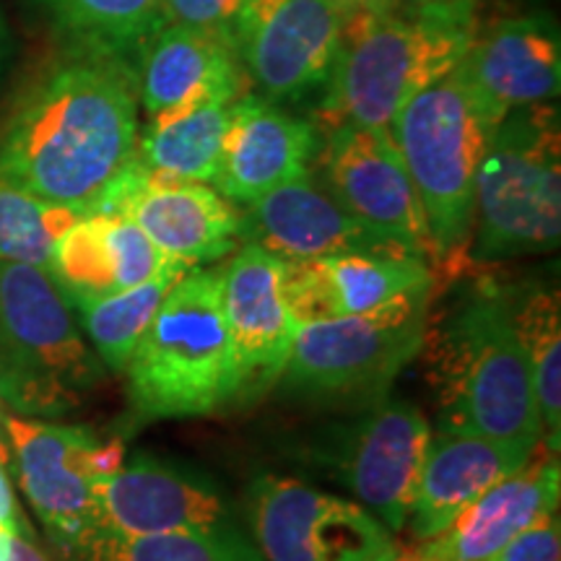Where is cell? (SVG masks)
Listing matches in <instances>:
<instances>
[{"label":"cell","instance_id":"cell-10","mask_svg":"<svg viewBox=\"0 0 561 561\" xmlns=\"http://www.w3.org/2000/svg\"><path fill=\"white\" fill-rule=\"evenodd\" d=\"M248 517L265 561H392L396 533L343 496L263 476L252 483Z\"/></svg>","mask_w":561,"mask_h":561},{"label":"cell","instance_id":"cell-38","mask_svg":"<svg viewBox=\"0 0 561 561\" xmlns=\"http://www.w3.org/2000/svg\"><path fill=\"white\" fill-rule=\"evenodd\" d=\"M392 561H424V559L416 557V553H413V551H409V553H398V557L392 559Z\"/></svg>","mask_w":561,"mask_h":561},{"label":"cell","instance_id":"cell-23","mask_svg":"<svg viewBox=\"0 0 561 561\" xmlns=\"http://www.w3.org/2000/svg\"><path fill=\"white\" fill-rule=\"evenodd\" d=\"M536 450L471 432L439 430L432 434L405 523L411 536L419 543L437 536L462 510L471 507L483 491L520 471Z\"/></svg>","mask_w":561,"mask_h":561},{"label":"cell","instance_id":"cell-26","mask_svg":"<svg viewBox=\"0 0 561 561\" xmlns=\"http://www.w3.org/2000/svg\"><path fill=\"white\" fill-rule=\"evenodd\" d=\"M510 314L533 369L543 445L557 455L561 442V314L559 291L549 284L510 286Z\"/></svg>","mask_w":561,"mask_h":561},{"label":"cell","instance_id":"cell-7","mask_svg":"<svg viewBox=\"0 0 561 561\" xmlns=\"http://www.w3.org/2000/svg\"><path fill=\"white\" fill-rule=\"evenodd\" d=\"M104 377L50 273L0 263V401L26 416H62Z\"/></svg>","mask_w":561,"mask_h":561},{"label":"cell","instance_id":"cell-28","mask_svg":"<svg viewBox=\"0 0 561 561\" xmlns=\"http://www.w3.org/2000/svg\"><path fill=\"white\" fill-rule=\"evenodd\" d=\"M187 268L172 265L159 276H153L133 289L117 291L112 297L89 301L76 307L81 314V325L87 331L91 346L110 371H125L130 354L144 339L146 328L164 301L167 291L178 284Z\"/></svg>","mask_w":561,"mask_h":561},{"label":"cell","instance_id":"cell-20","mask_svg":"<svg viewBox=\"0 0 561 561\" xmlns=\"http://www.w3.org/2000/svg\"><path fill=\"white\" fill-rule=\"evenodd\" d=\"M561 468L546 447L525 462L520 471L494 483L460 512L445 530L413 549L424 561H489L512 538L543 517L559 512Z\"/></svg>","mask_w":561,"mask_h":561},{"label":"cell","instance_id":"cell-33","mask_svg":"<svg viewBox=\"0 0 561 561\" xmlns=\"http://www.w3.org/2000/svg\"><path fill=\"white\" fill-rule=\"evenodd\" d=\"M9 458H11L9 445L0 442V530H9V533H16V536L32 538L30 525H26L24 517H21L16 496H13L9 473H5V462H9Z\"/></svg>","mask_w":561,"mask_h":561},{"label":"cell","instance_id":"cell-29","mask_svg":"<svg viewBox=\"0 0 561 561\" xmlns=\"http://www.w3.org/2000/svg\"><path fill=\"white\" fill-rule=\"evenodd\" d=\"M83 553L89 561H265L257 546L234 525L157 536L100 533Z\"/></svg>","mask_w":561,"mask_h":561},{"label":"cell","instance_id":"cell-11","mask_svg":"<svg viewBox=\"0 0 561 561\" xmlns=\"http://www.w3.org/2000/svg\"><path fill=\"white\" fill-rule=\"evenodd\" d=\"M322 187L354 219L380 231L434 268V244L424 208L390 130L341 123L325 128L318 149Z\"/></svg>","mask_w":561,"mask_h":561},{"label":"cell","instance_id":"cell-1","mask_svg":"<svg viewBox=\"0 0 561 561\" xmlns=\"http://www.w3.org/2000/svg\"><path fill=\"white\" fill-rule=\"evenodd\" d=\"M138 107L130 55L70 47L0 130V180L91 214L138 157Z\"/></svg>","mask_w":561,"mask_h":561},{"label":"cell","instance_id":"cell-2","mask_svg":"<svg viewBox=\"0 0 561 561\" xmlns=\"http://www.w3.org/2000/svg\"><path fill=\"white\" fill-rule=\"evenodd\" d=\"M439 430L471 432L536 450L543 445L533 369L510 314L507 284L481 276L426 325Z\"/></svg>","mask_w":561,"mask_h":561},{"label":"cell","instance_id":"cell-5","mask_svg":"<svg viewBox=\"0 0 561 561\" xmlns=\"http://www.w3.org/2000/svg\"><path fill=\"white\" fill-rule=\"evenodd\" d=\"M128 398L146 419H187L234 398L219 268H191L167 291L130 354Z\"/></svg>","mask_w":561,"mask_h":561},{"label":"cell","instance_id":"cell-3","mask_svg":"<svg viewBox=\"0 0 561 561\" xmlns=\"http://www.w3.org/2000/svg\"><path fill=\"white\" fill-rule=\"evenodd\" d=\"M473 37V9L426 11L377 0L348 11L322 100V125L388 130L419 91L458 66Z\"/></svg>","mask_w":561,"mask_h":561},{"label":"cell","instance_id":"cell-27","mask_svg":"<svg viewBox=\"0 0 561 561\" xmlns=\"http://www.w3.org/2000/svg\"><path fill=\"white\" fill-rule=\"evenodd\" d=\"M70 47L133 55L159 26L161 0H34Z\"/></svg>","mask_w":561,"mask_h":561},{"label":"cell","instance_id":"cell-6","mask_svg":"<svg viewBox=\"0 0 561 561\" xmlns=\"http://www.w3.org/2000/svg\"><path fill=\"white\" fill-rule=\"evenodd\" d=\"M561 240V128L551 102L512 110L491 130L476 182L468 261L557 250Z\"/></svg>","mask_w":561,"mask_h":561},{"label":"cell","instance_id":"cell-36","mask_svg":"<svg viewBox=\"0 0 561 561\" xmlns=\"http://www.w3.org/2000/svg\"><path fill=\"white\" fill-rule=\"evenodd\" d=\"M335 3L341 5L343 13H348V11H356V9H362V5L377 3V0H335Z\"/></svg>","mask_w":561,"mask_h":561},{"label":"cell","instance_id":"cell-35","mask_svg":"<svg viewBox=\"0 0 561 561\" xmlns=\"http://www.w3.org/2000/svg\"><path fill=\"white\" fill-rule=\"evenodd\" d=\"M392 3L409 5V9H426V11L476 9V0H392Z\"/></svg>","mask_w":561,"mask_h":561},{"label":"cell","instance_id":"cell-31","mask_svg":"<svg viewBox=\"0 0 561 561\" xmlns=\"http://www.w3.org/2000/svg\"><path fill=\"white\" fill-rule=\"evenodd\" d=\"M244 5L248 0H161L159 24L191 26L231 45Z\"/></svg>","mask_w":561,"mask_h":561},{"label":"cell","instance_id":"cell-17","mask_svg":"<svg viewBox=\"0 0 561 561\" xmlns=\"http://www.w3.org/2000/svg\"><path fill=\"white\" fill-rule=\"evenodd\" d=\"M476 107L491 128L512 110L559 96L561 39L549 16H512L479 34L458 62Z\"/></svg>","mask_w":561,"mask_h":561},{"label":"cell","instance_id":"cell-24","mask_svg":"<svg viewBox=\"0 0 561 561\" xmlns=\"http://www.w3.org/2000/svg\"><path fill=\"white\" fill-rule=\"evenodd\" d=\"M138 53V104L146 121L174 115L219 91L242 94L240 60L231 45L214 34L159 24Z\"/></svg>","mask_w":561,"mask_h":561},{"label":"cell","instance_id":"cell-12","mask_svg":"<svg viewBox=\"0 0 561 561\" xmlns=\"http://www.w3.org/2000/svg\"><path fill=\"white\" fill-rule=\"evenodd\" d=\"M343 21L335 0H248L231 47L265 100L294 102L331 79Z\"/></svg>","mask_w":561,"mask_h":561},{"label":"cell","instance_id":"cell-15","mask_svg":"<svg viewBox=\"0 0 561 561\" xmlns=\"http://www.w3.org/2000/svg\"><path fill=\"white\" fill-rule=\"evenodd\" d=\"M432 426L409 401L375 403L343 432L331 466L356 502L390 533L405 528Z\"/></svg>","mask_w":561,"mask_h":561},{"label":"cell","instance_id":"cell-13","mask_svg":"<svg viewBox=\"0 0 561 561\" xmlns=\"http://www.w3.org/2000/svg\"><path fill=\"white\" fill-rule=\"evenodd\" d=\"M94 210L123 214L182 268H206L240 248V210L208 182L153 174L138 157Z\"/></svg>","mask_w":561,"mask_h":561},{"label":"cell","instance_id":"cell-25","mask_svg":"<svg viewBox=\"0 0 561 561\" xmlns=\"http://www.w3.org/2000/svg\"><path fill=\"white\" fill-rule=\"evenodd\" d=\"M237 91H219L193 107L157 117L138 133V161L153 174L214 185L219 170L229 110Z\"/></svg>","mask_w":561,"mask_h":561},{"label":"cell","instance_id":"cell-4","mask_svg":"<svg viewBox=\"0 0 561 561\" xmlns=\"http://www.w3.org/2000/svg\"><path fill=\"white\" fill-rule=\"evenodd\" d=\"M390 136L424 208L442 273H460L476 224V182L491 125L476 107L458 66L419 91L392 117Z\"/></svg>","mask_w":561,"mask_h":561},{"label":"cell","instance_id":"cell-14","mask_svg":"<svg viewBox=\"0 0 561 561\" xmlns=\"http://www.w3.org/2000/svg\"><path fill=\"white\" fill-rule=\"evenodd\" d=\"M234 398L257 401L284 375L299 322L284 299V261L255 244H240L219 268Z\"/></svg>","mask_w":561,"mask_h":561},{"label":"cell","instance_id":"cell-16","mask_svg":"<svg viewBox=\"0 0 561 561\" xmlns=\"http://www.w3.org/2000/svg\"><path fill=\"white\" fill-rule=\"evenodd\" d=\"M240 240L289 263L335 255H411L354 219L310 172L248 203L240 210Z\"/></svg>","mask_w":561,"mask_h":561},{"label":"cell","instance_id":"cell-8","mask_svg":"<svg viewBox=\"0 0 561 561\" xmlns=\"http://www.w3.org/2000/svg\"><path fill=\"white\" fill-rule=\"evenodd\" d=\"M434 289H419L375 310L305 322L278 382L322 401L380 403L421 354Z\"/></svg>","mask_w":561,"mask_h":561},{"label":"cell","instance_id":"cell-32","mask_svg":"<svg viewBox=\"0 0 561 561\" xmlns=\"http://www.w3.org/2000/svg\"><path fill=\"white\" fill-rule=\"evenodd\" d=\"M489 561H561V523L559 512L538 520L533 528L512 538Z\"/></svg>","mask_w":561,"mask_h":561},{"label":"cell","instance_id":"cell-30","mask_svg":"<svg viewBox=\"0 0 561 561\" xmlns=\"http://www.w3.org/2000/svg\"><path fill=\"white\" fill-rule=\"evenodd\" d=\"M81 216V210L37 198L0 180V263L50 271L55 244Z\"/></svg>","mask_w":561,"mask_h":561},{"label":"cell","instance_id":"cell-21","mask_svg":"<svg viewBox=\"0 0 561 561\" xmlns=\"http://www.w3.org/2000/svg\"><path fill=\"white\" fill-rule=\"evenodd\" d=\"M280 284L294 320L305 325L375 310L409 291L434 289L437 273L413 255H335L284 261Z\"/></svg>","mask_w":561,"mask_h":561},{"label":"cell","instance_id":"cell-18","mask_svg":"<svg viewBox=\"0 0 561 561\" xmlns=\"http://www.w3.org/2000/svg\"><path fill=\"white\" fill-rule=\"evenodd\" d=\"M100 533L157 536L231 525L224 496L214 483L151 458L121 462L96 483ZM96 533V536H100Z\"/></svg>","mask_w":561,"mask_h":561},{"label":"cell","instance_id":"cell-19","mask_svg":"<svg viewBox=\"0 0 561 561\" xmlns=\"http://www.w3.org/2000/svg\"><path fill=\"white\" fill-rule=\"evenodd\" d=\"M318 149L314 125L261 94H240L229 110L214 187L234 206H248L310 172Z\"/></svg>","mask_w":561,"mask_h":561},{"label":"cell","instance_id":"cell-9","mask_svg":"<svg viewBox=\"0 0 561 561\" xmlns=\"http://www.w3.org/2000/svg\"><path fill=\"white\" fill-rule=\"evenodd\" d=\"M5 445L47 536L66 551H87L100 533L96 483L123 462L121 445H104L87 426L24 416H5Z\"/></svg>","mask_w":561,"mask_h":561},{"label":"cell","instance_id":"cell-22","mask_svg":"<svg viewBox=\"0 0 561 561\" xmlns=\"http://www.w3.org/2000/svg\"><path fill=\"white\" fill-rule=\"evenodd\" d=\"M172 265L180 263L161 255L157 244L128 216L91 210L55 244L47 273L66 294L68 305L81 307L133 289Z\"/></svg>","mask_w":561,"mask_h":561},{"label":"cell","instance_id":"cell-37","mask_svg":"<svg viewBox=\"0 0 561 561\" xmlns=\"http://www.w3.org/2000/svg\"><path fill=\"white\" fill-rule=\"evenodd\" d=\"M0 442L5 445V413H3V401H0Z\"/></svg>","mask_w":561,"mask_h":561},{"label":"cell","instance_id":"cell-34","mask_svg":"<svg viewBox=\"0 0 561 561\" xmlns=\"http://www.w3.org/2000/svg\"><path fill=\"white\" fill-rule=\"evenodd\" d=\"M0 561H50L30 538L0 530Z\"/></svg>","mask_w":561,"mask_h":561}]
</instances>
